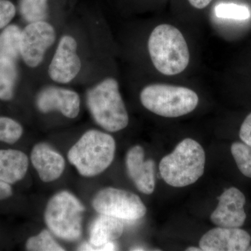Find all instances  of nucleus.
Listing matches in <instances>:
<instances>
[{"instance_id": "obj_23", "label": "nucleus", "mask_w": 251, "mask_h": 251, "mask_svg": "<svg viewBox=\"0 0 251 251\" xmlns=\"http://www.w3.org/2000/svg\"><path fill=\"white\" fill-rule=\"evenodd\" d=\"M216 16L220 18L244 21L251 17L249 8L242 5L226 4L223 3L217 5L215 8Z\"/></svg>"}, {"instance_id": "obj_28", "label": "nucleus", "mask_w": 251, "mask_h": 251, "mask_svg": "<svg viewBox=\"0 0 251 251\" xmlns=\"http://www.w3.org/2000/svg\"><path fill=\"white\" fill-rule=\"evenodd\" d=\"M212 0H188L190 4L192 5L193 7L198 9H202L206 7Z\"/></svg>"}, {"instance_id": "obj_22", "label": "nucleus", "mask_w": 251, "mask_h": 251, "mask_svg": "<svg viewBox=\"0 0 251 251\" xmlns=\"http://www.w3.org/2000/svg\"><path fill=\"white\" fill-rule=\"evenodd\" d=\"M22 126L9 117H0V141L9 144L16 143L22 136Z\"/></svg>"}, {"instance_id": "obj_19", "label": "nucleus", "mask_w": 251, "mask_h": 251, "mask_svg": "<svg viewBox=\"0 0 251 251\" xmlns=\"http://www.w3.org/2000/svg\"><path fill=\"white\" fill-rule=\"evenodd\" d=\"M48 0H20L21 16L27 23L45 21L48 17Z\"/></svg>"}, {"instance_id": "obj_12", "label": "nucleus", "mask_w": 251, "mask_h": 251, "mask_svg": "<svg viewBox=\"0 0 251 251\" xmlns=\"http://www.w3.org/2000/svg\"><path fill=\"white\" fill-rule=\"evenodd\" d=\"M36 106L44 113L58 110L68 118L74 119L80 112V99L74 91L50 86L38 94Z\"/></svg>"}, {"instance_id": "obj_30", "label": "nucleus", "mask_w": 251, "mask_h": 251, "mask_svg": "<svg viewBox=\"0 0 251 251\" xmlns=\"http://www.w3.org/2000/svg\"><path fill=\"white\" fill-rule=\"evenodd\" d=\"M131 251H145L144 248L142 247H133L132 248V249H130Z\"/></svg>"}, {"instance_id": "obj_6", "label": "nucleus", "mask_w": 251, "mask_h": 251, "mask_svg": "<svg viewBox=\"0 0 251 251\" xmlns=\"http://www.w3.org/2000/svg\"><path fill=\"white\" fill-rule=\"evenodd\" d=\"M85 207L72 193L62 191L54 195L46 206V224L60 239L74 242L82 234V214Z\"/></svg>"}, {"instance_id": "obj_29", "label": "nucleus", "mask_w": 251, "mask_h": 251, "mask_svg": "<svg viewBox=\"0 0 251 251\" xmlns=\"http://www.w3.org/2000/svg\"><path fill=\"white\" fill-rule=\"evenodd\" d=\"M186 251H202V249H201V248H198L196 247H190L187 248V249H186Z\"/></svg>"}, {"instance_id": "obj_3", "label": "nucleus", "mask_w": 251, "mask_h": 251, "mask_svg": "<svg viewBox=\"0 0 251 251\" xmlns=\"http://www.w3.org/2000/svg\"><path fill=\"white\" fill-rule=\"evenodd\" d=\"M116 144L111 135L97 130L86 132L69 150L68 158L83 176H97L111 165Z\"/></svg>"}, {"instance_id": "obj_14", "label": "nucleus", "mask_w": 251, "mask_h": 251, "mask_svg": "<svg viewBox=\"0 0 251 251\" xmlns=\"http://www.w3.org/2000/svg\"><path fill=\"white\" fill-rule=\"evenodd\" d=\"M33 166L44 182H50L60 177L65 168V161L62 155L45 143H39L31 153Z\"/></svg>"}, {"instance_id": "obj_2", "label": "nucleus", "mask_w": 251, "mask_h": 251, "mask_svg": "<svg viewBox=\"0 0 251 251\" xmlns=\"http://www.w3.org/2000/svg\"><path fill=\"white\" fill-rule=\"evenodd\" d=\"M148 49L153 66L163 75H176L188 67L190 54L187 43L174 26H157L149 38Z\"/></svg>"}, {"instance_id": "obj_26", "label": "nucleus", "mask_w": 251, "mask_h": 251, "mask_svg": "<svg viewBox=\"0 0 251 251\" xmlns=\"http://www.w3.org/2000/svg\"><path fill=\"white\" fill-rule=\"evenodd\" d=\"M117 245L115 243L110 242L103 245L96 246L92 243L87 242L82 244L78 248L79 251H108L117 250Z\"/></svg>"}, {"instance_id": "obj_15", "label": "nucleus", "mask_w": 251, "mask_h": 251, "mask_svg": "<svg viewBox=\"0 0 251 251\" xmlns=\"http://www.w3.org/2000/svg\"><path fill=\"white\" fill-rule=\"evenodd\" d=\"M29 161L25 153L18 150H0V180L15 184L27 173Z\"/></svg>"}, {"instance_id": "obj_5", "label": "nucleus", "mask_w": 251, "mask_h": 251, "mask_svg": "<svg viewBox=\"0 0 251 251\" xmlns=\"http://www.w3.org/2000/svg\"><path fill=\"white\" fill-rule=\"evenodd\" d=\"M140 100L150 112L159 116L175 118L193 111L199 98L194 91L187 87L153 84L142 90Z\"/></svg>"}, {"instance_id": "obj_4", "label": "nucleus", "mask_w": 251, "mask_h": 251, "mask_svg": "<svg viewBox=\"0 0 251 251\" xmlns=\"http://www.w3.org/2000/svg\"><path fill=\"white\" fill-rule=\"evenodd\" d=\"M87 104L94 120L103 129L117 132L128 126V112L115 79L108 77L90 89Z\"/></svg>"}, {"instance_id": "obj_24", "label": "nucleus", "mask_w": 251, "mask_h": 251, "mask_svg": "<svg viewBox=\"0 0 251 251\" xmlns=\"http://www.w3.org/2000/svg\"><path fill=\"white\" fill-rule=\"evenodd\" d=\"M16 15V7L9 0H0V29L7 26Z\"/></svg>"}, {"instance_id": "obj_18", "label": "nucleus", "mask_w": 251, "mask_h": 251, "mask_svg": "<svg viewBox=\"0 0 251 251\" xmlns=\"http://www.w3.org/2000/svg\"><path fill=\"white\" fill-rule=\"evenodd\" d=\"M18 70L14 61L0 58V99L9 100L14 97Z\"/></svg>"}, {"instance_id": "obj_10", "label": "nucleus", "mask_w": 251, "mask_h": 251, "mask_svg": "<svg viewBox=\"0 0 251 251\" xmlns=\"http://www.w3.org/2000/svg\"><path fill=\"white\" fill-rule=\"evenodd\" d=\"M245 204V196L240 190L227 188L219 198L217 207L211 215V222L219 227H242L247 219Z\"/></svg>"}, {"instance_id": "obj_1", "label": "nucleus", "mask_w": 251, "mask_h": 251, "mask_svg": "<svg viewBox=\"0 0 251 251\" xmlns=\"http://www.w3.org/2000/svg\"><path fill=\"white\" fill-rule=\"evenodd\" d=\"M206 155L196 140L186 138L173 152L163 157L159 172L165 182L173 187H186L194 184L204 174Z\"/></svg>"}, {"instance_id": "obj_25", "label": "nucleus", "mask_w": 251, "mask_h": 251, "mask_svg": "<svg viewBox=\"0 0 251 251\" xmlns=\"http://www.w3.org/2000/svg\"><path fill=\"white\" fill-rule=\"evenodd\" d=\"M239 137L242 142L251 146V113L246 117L241 126Z\"/></svg>"}, {"instance_id": "obj_31", "label": "nucleus", "mask_w": 251, "mask_h": 251, "mask_svg": "<svg viewBox=\"0 0 251 251\" xmlns=\"http://www.w3.org/2000/svg\"><path fill=\"white\" fill-rule=\"evenodd\" d=\"M247 251H251V246H249V248L247 249Z\"/></svg>"}, {"instance_id": "obj_11", "label": "nucleus", "mask_w": 251, "mask_h": 251, "mask_svg": "<svg viewBox=\"0 0 251 251\" xmlns=\"http://www.w3.org/2000/svg\"><path fill=\"white\" fill-rule=\"evenodd\" d=\"M251 242L250 234L240 227L218 226L201 237L199 246L204 251H244Z\"/></svg>"}, {"instance_id": "obj_7", "label": "nucleus", "mask_w": 251, "mask_h": 251, "mask_svg": "<svg viewBox=\"0 0 251 251\" xmlns=\"http://www.w3.org/2000/svg\"><path fill=\"white\" fill-rule=\"evenodd\" d=\"M92 206L100 214L134 221L144 217L147 208L139 196L130 191L106 188L94 196Z\"/></svg>"}, {"instance_id": "obj_20", "label": "nucleus", "mask_w": 251, "mask_h": 251, "mask_svg": "<svg viewBox=\"0 0 251 251\" xmlns=\"http://www.w3.org/2000/svg\"><path fill=\"white\" fill-rule=\"evenodd\" d=\"M231 153L239 171L251 178V146L244 142H235L231 146Z\"/></svg>"}, {"instance_id": "obj_13", "label": "nucleus", "mask_w": 251, "mask_h": 251, "mask_svg": "<svg viewBox=\"0 0 251 251\" xmlns=\"http://www.w3.org/2000/svg\"><path fill=\"white\" fill-rule=\"evenodd\" d=\"M126 168L138 191L147 195L154 191L156 164L152 159H145V151L141 146L136 145L128 150L126 157Z\"/></svg>"}, {"instance_id": "obj_8", "label": "nucleus", "mask_w": 251, "mask_h": 251, "mask_svg": "<svg viewBox=\"0 0 251 251\" xmlns=\"http://www.w3.org/2000/svg\"><path fill=\"white\" fill-rule=\"evenodd\" d=\"M55 38L54 27L46 21L31 23L25 27L21 34V55L28 67L40 65Z\"/></svg>"}, {"instance_id": "obj_16", "label": "nucleus", "mask_w": 251, "mask_h": 251, "mask_svg": "<svg viewBox=\"0 0 251 251\" xmlns=\"http://www.w3.org/2000/svg\"><path fill=\"white\" fill-rule=\"evenodd\" d=\"M124 226L120 219L100 214L91 225L90 242L96 246L115 242L123 234Z\"/></svg>"}, {"instance_id": "obj_21", "label": "nucleus", "mask_w": 251, "mask_h": 251, "mask_svg": "<svg viewBox=\"0 0 251 251\" xmlns=\"http://www.w3.org/2000/svg\"><path fill=\"white\" fill-rule=\"evenodd\" d=\"M26 248L31 251H63V249L52 238L49 231L44 230L28 239Z\"/></svg>"}, {"instance_id": "obj_9", "label": "nucleus", "mask_w": 251, "mask_h": 251, "mask_svg": "<svg viewBox=\"0 0 251 251\" xmlns=\"http://www.w3.org/2000/svg\"><path fill=\"white\" fill-rule=\"evenodd\" d=\"M77 43L69 35L62 36L49 66L50 77L54 82L67 84L77 76L81 61L77 54Z\"/></svg>"}, {"instance_id": "obj_17", "label": "nucleus", "mask_w": 251, "mask_h": 251, "mask_svg": "<svg viewBox=\"0 0 251 251\" xmlns=\"http://www.w3.org/2000/svg\"><path fill=\"white\" fill-rule=\"evenodd\" d=\"M21 30L17 25L6 26L0 34V58H6L16 62L21 55Z\"/></svg>"}, {"instance_id": "obj_27", "label": "nucleus", "mask_w": 251, "mask_h": 251, "mask_svg": "<svg viewBox=\"0 0 251 251\" xmlns=\"http://www.w3.org/2000/svg\"><path fill=\"white\" fill-rule=\"evenodd\" d=\"M12 188L10 184L0 180V200H4L11 197Z\"/></svg>"}]
</instances>
